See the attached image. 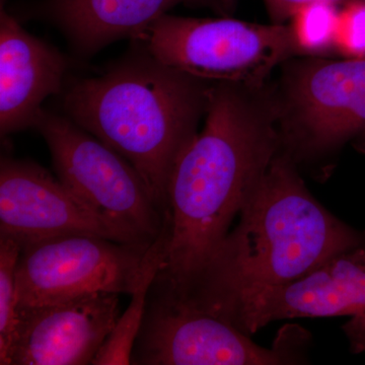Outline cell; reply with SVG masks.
<instances>
[{"mask_svg":"<svg viewBox=\"0 0 365 365\" xmlns=\"http://www.w3.org/2000/svg\"><path fill=\"white\" fill-rule=\"evenodd\" d=\"M278 118L272 81L212 83L202 130L170 175L158 287L184 299L195 287L281 150Z\"/></svg>","mask_w":365,"mask_h":365,"instance_id":"cell-1","label":"cell"},{"mask_svg":"<svg viewBox=\"0 0 365 365\" xmlns=\"http://www.w3.org/2000/svg\"><path fill=\"white\" fill-rule=\"evenodd\" d=\"M239 215V225L181 299L216 317L242 292L292 282L365 245L364 234L314 198L297 163L281 150Z\"/></svg>","mask_w":365,"mask_h":365,"instance_id":"cell-2","label":"cell"},{"mask_svg":"<svg viewBox=\"0 0 365 365\" xmlns=\"http://www.w3.org/2000/svg\"><path fill=\"white\" fill-rule=\"evenodd\" d=\"M212 83L144 52L78 81L67 91L64 111L133 165L165 216L170 175L198 133Z\"/></svg>","mask_w":365,"mask_h":365,"instance_id":"cell-3","label":"cell"},{"mask_svg":"<svg viewBox=\"0 0 365 365\" xmlns=\"http://www.w3.org/2000/svg\"><path fill=\"white\" fill-rule=\"evenodd\" d=\"M273 81L281 150L295 163L365 139V57L295 56Z\"/></svg>","mask_w":365,"mask_h":365,"instance_id":"cell-4","label":"cell"},{"mask_svg":"<svg viewBox=\"0 0 365 365\" xmlns=\"http://www.w3.org/2000/svg\"><path fill=\"white\" fill-rule=\"evenodd\" d=\"M134 39L160 63L213 83H264L285 61L302 56L290 24L263 25L232 16L167 14Z\"/></svg>","mask_w":365,"mask_h":365,"instance_id":"cell-5","label":"cell"},{"mask_svg":"<svg viewBox=\"0 0 365 365\" xmlns=\"http://www.w3.org/2000/svg\"><path fill=\"white\" fill-rule=\"evenodd\" d=\"M36 128L51 153L59 181L128 242H150L163 216L126 158L69 118L43 110Z\"/></svg>","mask_w":365,"mask_h":365,"instance_id":"cell-6","label":"cell"},{"mask_svg":"<svg viewBox=\"0 0 365 365\" xmlns=\"http://www.w3.org/2000/svg\"><path fill=\"white\" fill-rule=\"evenodd\" d=\"M151 242L71 235L24 247L16 267L18 309L100 292L131 294Z\"/></svg>","mask_w":365,"mask_h":365,"instance_id":"cell-7","label":"cell"},{"mask_svg":"<svg viewBox=\"0 0 365 365\" xmlns=\"http://www.w3.org/2000/svg\"><path fill=\"white\" fill-rule=\"evenodd\" d=\"M153 297L137 337L131 364L146 365H277L297 364L281 339L264 348L248 334L189 306L153 284Z\"/></svg>","mask_w":365,"mask_h":365,"instance_id":"cell-8","label":"cell"},{"mask_svg":"<svg viewBox=\"0 0 365 365\" xmlns=\"http://www.w3.org/2000/svg\"><path fill=\"white\" fill-rule=\"evenodd\" d=\"M365 314V245L335 255L299 279L246 290L220 318L256 333L279 319Z\"/></svg>","mask_w":365,"mask_h":365,"instance_id":"cell-9","label":"cell"},{"mask_svg":"<svg viewBox=\"0 0 365 365\" xmlns=\"http://www.w3.org/2000/svg\"><path fill=\"white\" fill-rule=\"evenodd\" d=\"M120 294L95 292L18 309L4 365L93 364L120 314Z\"/></svg>","mask_w":365,"mask_h":365,"instance_id":"cell-10","label":"cell"},{"mask_svg":"<svg viewBox=\"0 0 365 365\" xmlns=\"http://www.w3.org/2000/svg\"><path fill=\"white\" fill-rule=\"evenodd\" d=\"M71 235H97L128 242L39 165L2 158L0 235L14 240L21 249Z\"/></svg>","mask_w":365,"mask_h":365,"instance_id":"cell-11","label":"cell"},{"mask_svg":"<svg viewBox=\"0 0 365 365\" xmlns=\"http://www.w3.org/2000/svg\"><path fill=\"white\" fill-rule=\"evenodd\" d=\"M67 69L56 48L26 32L1 7L0 13V132L36 127L42 104L58 93Z\"/></svg>","mask_w":365,"mask_h":365,"instance_id":"cell-12","label":"cell"},{"mask_svg":"<svg viewBox=\"0 0 365 365\" xmlns=\"http://www.w3.org/2000/svg\"><path fill=\"white\" fill-rule=\"evenodd\" d=\"M237 0H47L44 11L79 53L93 54L124 38H135L178 6L205 7L220 16Z\"/></svg>","mask_w":365,"mask_h":365,"instance_id":"cell-13","label":"cell"},{"mask_svg":"<svg viewBox=\"0 0 365 365\" xmlns=\"http://www.w3.org/2000/svg\"><path fill=\"white\" fill-rule=\"evenodd\" d=\"M165 235L163 228L146 251L130 304L120 314L112 332L93 359V365L131 364L132 352L143 326L153 282L162 270L165 259Z\"/></svg>","mask_w":365,"mask_h":365,"instance_id":"cell-14","label":"cell"},{"mask_svg":"<svg viewBox=\"0 0 365 365\" xmlns=\"http://www.w3.org/2000/svg\"><path fill=\"white\" fill-rule=\"evenodd\" d=\"M339 14L335 4L314 2L294 14L289 24L302 56H328L335 50Z\"/></svg>","mask_w":365,"mask_h":365,"instance_id":"cell-15","label":"cell"},{"mask_svg":"<svg viewBox=\"0 0 365 365\" xmlns=\"http://www.w3.org/2000/svg\"><path fill=\"white\" fill-rule=\"evenodd\" d=\"M21 247L14 240L0 235V364H6L18 314L16 267Z\"/></svg>","mask_w":365,"mask_h":365,"instance_id":"cell-16","label":"cell"},{"mask_svg":"<svg viewBox=\"0 0 365 365\" xmlns=\"http://www.w3.org/2000/svg\"><path fill=\"white\" fill-rule=\"evenodd\" d=\"M339 14L335 50L348 58L365 57V2L348 4Z\"/></svg>","mask_w":365,"mask_h":365,"instance_id":"cell-17","label":"cell"},{"mask_svg":"<svg viewBox=\"0 0 365 365\" xmlns=\"http://www.w3.org/2000/svg\"><path fill=\"white\" fill-rule=\"evenodd\" d=\"M267 9L271 23L287 24L292 20L294 14L300 7L314 2H328L335 6H348L356 2H365V0H263Z\"/></svg>","mask_w":365,"mask_h":365,"instance_id":"cell-18","label":"cell"},{"mask_svg":"<svg viewBox=\"0 0 365 365\" xmlns=\"http://www.w3.org/2000/svg\"><path fill=\"white\" fill-rule=\"evenodd\" d=\"M350 347L354 353L365 352V314L351 317L343 326Z\"/></svg>","mask_w":365,"mask_h":365,"instance_id":"cell-19","label":"cell"}]
</instances>
